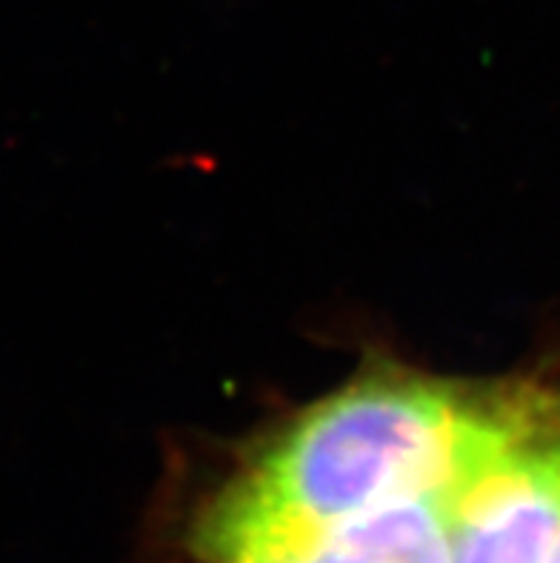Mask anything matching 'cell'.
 Here are the masks:
<instances>
[{
  "instance_id": "obj_1",
  "label": "cell",
  "mask_w": 560,
  "mask_h": 563,
  "mask_svg": "<svg viewBox=\"0 0 560 563\" xmlns=\"http://www.w3.org/2000/svg\"><path fill=\"white\" fill-rule=\"evenodd\" d=\"M483 389L381 369L329 395L261 452L200 529L209 561L426 493L461 464Z\"/></svg>"
},
{
  "instance_id": "obj_2",
  "label": "cell",
  "mask_w": 560,
  "mask_h": 563,
  "mask_svg": "<svg viewBox=\"0 0 560 563\" xmlns=\"http://www.w3.org/2000/svg\"><path fill=\"white\" fill-rule=\"evenodd\" d=\"M490 409L492 386H486L472 441L463 452L461 464L454 466L443 484L383 504L370 512L352 515L329 527L312 529L298 538L270 543H289L298 552L300 563H449L454 500L490 421Z\"/></svg>"
},
{
  "instance_id": "obj_3",
  "label": "cell",
  "mask_w": 560,
  "mask_h": 563,
  "mask_svg": "<svg viewBox=\"0 0 560 563\" xmlns=\"http://www.w3.org/2000/svg\"><path fill=\"white\" fill-rule=\"evenodd\" d=\"M220 563H300V558L289 543H261V547L234 552Z\"/></svg>"
},
{
  "instance_id": "obj_4",
  "label": "cell",
  "mask_w": 560,
  "mask_h": 563,
  "mask_svg": "<svg viewBox=\"0 0 560 563\" xmlns=\"http://www.w3.org/2000/svg\"><path fill=\"white\" fill-rule=\"evenodd\" d=\"M547 563H560V536H558V541H554L552 552H549V561Z\"/></svg>"
}]
</instances>
